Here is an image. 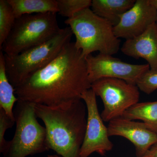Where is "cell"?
I'll use <instances>...</instances> for the list:
<instances>
[{"mask_svg": "<svg viewBox=\"0 0 157 157\" xmlns=\"http://www.w3.org/2000/svg\"><path fill=\"white\" fill-rule=\"evenodd\" d=\"M91 86L86 60L70 42L52 61L14 89L19 100L56 106L81 99Z\"/></svg>", "mask_w": 157, "mask_h": 157, "instance_id": "obj_1", "label": "cell"}, {"mask_svg": "<svg viewBox=\"0 0 157 157\" xmlns=\"http://www.w3.org/2000/svg\"><path fill=\"white\" fill-rule=\"evenodd\" d=\"M82 99L56 106L36 104L37 117L45 124L49 149L63 157H78L87 124Z\"/></svg>", "mask_w": 157, "mask_h": 157, "instance_id": "obj_2", "label": "cell"}, {"mask_svg": "<svg viewBox=\"0 0 157 157\" xmlns=\"http://www.w3.org/2000/svg\"><path fill=\"white\" fill-rule=\"evenodd\" d=\"M65 23L71 29L76 37L75 46L85 59L95 52L112 56L119 50L120 40L114 34L113 26L90 8L76 13Z\"/></svg>", "mask_w": 157, "mask_h": 157, "instance_id": "obj_3", "label": "cell"}, {"mask_svg": "<svg viewBox=\"0 0 157 157\" xmlns=\"http://www.w3.org/2000/svg\"><path fill=\"white\" fill-rule=\"evenodd\" d=\"M73 35L71 29L67 27L41 45L15 55L4 53L7 76L14 88L54 59L64 47L71 42Z\"/></svg>", "mask_w": 157, "mask_h": 157, "instance_id": "obj_4", "label": "cell"}, {"mask_svg": "<svg viewBox=\"0 0 157 157\" xmlns=\"http://www.w3.org/2000/svg\"><path fill=\"white\" fill-rule=\"evenodd\" d=\"M36 104L18 99L14 110L16 129L3 157H27L49 150L45 128L37 120Z\"/></svg>", "mask_w": 157, "mask_h": 157, "instance_id": "obj_5", "label": "cell"}, {"mask_svg": "<svg viewBox=\"0 0 157 157\" xmlns=\"http://www.w3.org/2000/svg\"><path fill=\"white\" fill-rule=\"evenodd\" d=\"M56 13L23 15L16 18L8 38L0 47L5 54H18L27 49L41 45L58 33Z\"/></svg>", "mask_w": 157, "mask_h": 157, "instance_id": "obj_6", "label": "cell"}, {"mask_svg": "<svg viewBox=\"0 0 157 157\" xmlns=\"http://www.w3.org/2000/svg\"><path fill=\"white\" fill-rule=\"evenodd\" d=\"M91 89L103 101L104 108L101 114L104 122L121 117L127 109L139 102L137 86L122 79L100 78L91 83Z\"/></svg>", "mask_w": 157, "mask_h": 157, "instance_id": "obj_7", "label": "cell"}, {"mask_svg": "<svg viewBox=\"0 0 157 157\" xmlns=\"http://www.w3.org/2000/svg\"><path fill=\"white\" fill-rule=\"evenodd\" d=\"M87 108V124L83 143L78 157H88L94 153L104 155L113 144L109 138L108 128L98 110L97 96L92 89L81 96Z\"/></svg>", "mask_w": 157, "mask_h": 157, "instance_id": "obj_8", "label": "cell"}, {"mask_svg": "<svg viewBox=\"0 0 157 157\" xmlns=\"http://www.w3.org/2000/svg\"><path fill=\"white\" fill-rule=\"evenodd\" d=\"M89 78L91 83L103 78L122 79L136 85L140 76L150 69L148 64L128 63L112 56L99 53L90 55L86 58Z\"/></svg>", "mask_w": 157, "mask_h": 157, "instance_id": "obj_9", "label": "cell"}, {"mask_svg": "<svg viewBox=\"0 0 157 157\" xmlns=\"http://www.w3.org/2000/svg\"><path fill=\"white\" fill-rule=\"evenodd\" d=\"M157 21V10L151 0H136L113 27V31L118 39L128 40L141 35Z\"/></svg>", "mask_w": 157, "mask_h": 157, "instance_id": "obj_10", "label": "cell"}, {"mask_svg": "<svg viewBox=\"0 0 157 157\" xmlns=\"http://www.w3.org/2000/svg\"><path fill=\"white\" fill-rule=\"evenodd\" d=\"M107 128L109 137H124L133 144L137 157L143 156L157 143V133L143 122L117 118L109 122Z\"/></svg>", "mask_w": 157, "mask_h": 157, "instance_id": "obj_11", "label": "cell"}, {"mask_svg": "<svg viewBox=\"0 0 157 157\" xmlns=\"http://www.w3.org/2000/svg\"><path fill=\"white\" fill-rule=\"evenodd\" d=\"M121 49L127 56L144 59L151 69L157 70V22L138 36L126 40Z\"/></svg>", "mask_w": 157, "mask_h": 157, "instance_id": "obj_12", "label": "cell"}, {"mask_svg": "<svg viewBox=\"0 0 157 157\" xmlns=\"http://www.w3.org/2000/svg\"><path fill=\"white\" fill-rule=\"evenodd\" d=\"M135 2V0H93L91 9L95 14L114 27Z\"/></svg>", "mask_w": 157, "mask_h": 157, "instance_id": "obj_13", "label": "cell"}, {"mask_svg": "<svg viewBox=\"0 0 157 157\" xmlns=\"http://www.w3.org/2000/svg\"><path fill=\"white\" fill-rule=\"evenodd\" d=\"M16 18L23 15L58 12L56 0H8Z\"/></svg>", "mask_w": 157, "mask_h": 157, "instance_id": "obj_14", "label": "cell"}, {"mask_svg": "<svg viewBox=\"0 0 157 157\" xmlns=\"http://www.w3.org/2000/svg\"><path fill=\"white\" fill-rule=\"evenodd\" d=\"M15 89L9 81L5 66L4 54L0 51V109H2L12 119L15 120L14 107L18 98L16 97Z\"/></svg>", "mask_w": 157, "mask_h": 157, "instance_id": "obj_15", "label": "cell"}, {"mask_svg": "<svg viewBox=\"0 0 157 157\" xmlns=\"http://www.w3.org/2000/svg\"><path fill=\"white\" fill-rule=\"evenodd\" d=\"M121 117L140 120L157 133V101L137 103L127 109Z\"/></svg>", "mask_w": 157, "mask_h": 157, "instance_id": "obj_16", "label": "cell"}, {"mask_svg": "<svg viewBox=\"0 0 157 157\" xmlns=\"http://www.w3.org/2000/svg\"><path fill=\"white\" fill-rule=\"evenodd\" d=\"M8 0L0 1V47L8 38L16 20Z\"/></svg>", "mask_w": 157, "mask_h": 157, "instance_id": "obj_17", "label": "cell"}, {"mask_svg": "<svg viewBox=\"0 0 157 157\" xmlns=\"http://www.w3.org/2000/svg\"><path fill=\"white\" fill-rule=\"evenodd\" d=\"M60 15L67 18L85 9L90 8L91 0H56Z\"/></svg>", "mask_w": 157, "mask_h": 157, "instance_id": "obj_18", "label": "cell"}, {"mask_svg": "<svg viewBox=\"0 0 157 157\" xmlns=\"http://www.w3.org/2000/svg\"><path fill=\"white\" fill-rule=\"evenodd\" d=\"M136 85L141 91L150 94L157 90V70H149L144 73Z\"/></svg>", "mask_w": 157, "mask_h": 157, "instance_id": "obj_19", "label": "cell"}, {"mask_svg": "<svg viewBox=\"0 0 157 157\" xmlns=\"http://www.w3.org/2000/svg\"><path fill=\"white\" fill-rule=\"evenodd\" d=\"M15 123L2 109H0V153L3 154L6 149L8 141L6 140L5 135L7 130L11 128Z\"/></svg>", "mask_w": 157, "mask_h": 157, "instance_id": "obj_20", "label": "cell"}, {"mask_svg": "<svg viewBox=\"0 0 157 157\" xmlns=\"http://www.w3.org/2000/svg\"><path fill=\"white\" fill-rule=\"evenodd\" d=\"M141 157H157V143L153 145L148 151Z\"/></svg>", "mask_w": 157, "mask_h": 157, "instance_id": "obj_21", "label": "cell"}, {"mask_svg": "<svg viewBox=\"0 0 157 157\" xmlns=\"http://www.w3.org/2000/svg\"><path fill=\"white\" fill-rule=\"evenodd\" d=\"M151 3H152L153 5L154 6H155V7L157 11V0H151Z\"/></svg>", "mask_w": 157, "mask_h": 157, "instance_id": "obj_22", "label": "cell"}, {"mask_svg": "<svg viewBox=\"0 0 157 157\" xmlns=\"http://www.w3.org/2000/svg\"><path fill=\"white\" fill-rule=\"evenodd\" d=\"M47 157H63L59 155L55 154V155H48Z\"/></svg>", "mask_w": 157, "mask_h": 157, "instance_id": "obj_23", "label": "cell"}]
</instances>
